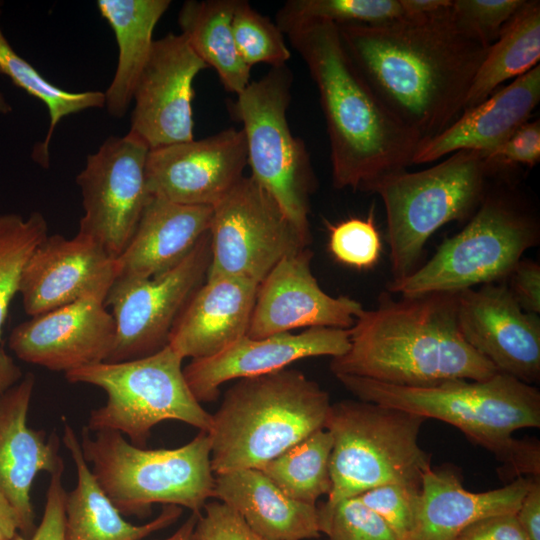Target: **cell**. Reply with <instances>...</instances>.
<instances>
[{
	"mask_svg": "<svg viewBox=\"0 0 540 540\" xmlns=\"http://www.w3.org/2000/svg\"><path fill=\"white\" fill-rule=\"evenodd\" d=\"M450 7L379 25H336L367 84L421 142L462 113L489 48L456 22Z\"/></svg>",
	"mask_w": 540,
	"mask_h": 540,
	"instance_id": "6da1fadb",
	"label": "cell"
},
{
	"mask_svg": "<svg viewBox=\"0 0 540 540\" xmlns=\"http://www.w3.org/2000/svg\"><path fill=\"white\" fill-rule=\"evenodd\" d=\"M305 62L320 98L332 183L369 192L412 165L420 138L381 102L349 57L333 23L275 22Z\"/></svg>",
	"mask_w": 540,
	"mask_h": 540,
	"instance_id": "7a4b0ae2",
	"label": "cell"
},
{
	"mask_svg": "<svg viewBox=\"0 0 540 540\" xmlns=\"http://www.w3.org/2000/svg\"><path fill=\"white\" fill-rule=\"evenodd\" d=\"M349 332L348 350L330 362L335 376L426 387L453 379L485 380L498 373L464 339L457 292L396 298L386 291L375 308L362 310Z\"/></svg>",
	"mask_w": 540,
	"mask_h": 540,
	"instance_id": "3957f363",
	"label": "cell"
},
{
	"mask_svg": "<svg viewBox=\"0 0 540 540\" xmlns=\"http://www.w3.org/2000/svg\"><path fill=\"white\" fill-rule=\"evenodd\" d=\"M358 400L446 422L491 452L515 476L540 475V448L513 433L540 427V392L498 372L485 380L453 379L426 387L387 384L339 375Z\"/></svg>",
	"mask_w": 540,
	"mask_h": 540,
	"instance_id": "277c9868",
	"label": "cell"
},
{
	"mask_svg": "<svg viewBox=\"0 0 540 540\" xmlns=\"http://www.w3.org/2000/svg\"><path fill=\"white\" fill-rule=\"evenodd\" d=\"M330 408L329 393L298 370L239 379L211 414L213 473L261 468L325 429Z\"/></svg>",
	"mask_w": 540,
	"mask_h": 540,
	"instance_id": "5b68a950",
	"label": "cell"
},
{
	"mask_svg": "<svg viewBox=\"0 0 540 540\" xmlns=\"http://www.w3.org/2000/svg\"><path fill=\"white\" fill-rule=\"evenodd\" d=\"M80 445L96 481L122 515L144 517L153 504L200 514L213 497L211 441L200 431L177 448L146 449L117 431L82 428Z\"/></svg>",
	"mask_w": 540,
	"mask_h": 540,
	"instance_id": "8992f818",
	"label": "cell"
},
{
	"mask_svg": "<svg viewBox=\"0 0 540 540\" xmlns=\"http://www.w3.org/2000/svg\"><path fill=\"white\" fill-rule=\"evenodd\" d=\"M498 175L503 176L484 152L461 150L421 171L404 170L376 183L369 192L379 195L386 212L391 281L418 268L438 229L471 217Z\"/></svg>",
	"mask_w": 540,
	"mask_h": 540,
	"instance_id": "52a82bcc",
	"label": "cell"
},
{
	"mask_svg": "<svg viewBox=\"0 0 540 540\" xmlns=\"http://www.w3.org/2000/svg\"><path fill=\"white\" fill-rule=\"evenodd\" d=\"M425 418L362 400L331 404L325 429L333 439L332 487L326 512L338 502L384 484L421 489L431 456L419 444Z\"/></svg>",
	"mask_w": 540,
	"mask_h": 540,
	"instance_id": "ba28073f",
	"label": "cell"
},
{
	"mask_svg": "<svg viewBox=\"0 0 540 540\" xmlns=\"http://www.w3.org/2000/svg\"><path fill=\"white\" fill-rule=\"evenodd\" d=\"M538 240V219L520 195L504 184L490 188L465 227L409 276L390 281L388 291L415 296L498 283Z\"/></svg>",
	"mask_w": 540,
	"mask_h": 540,
	"instance_id": "9c48e42d",
	"label": "cell"
},
{
	"mask_svg": "<svg viewBox=\"0 0 540 540\" xmlns=\"http://www.w3.org/2000/svg\"><path fill=\"white\" fill-rule=\"evenodd\" d=\"M183 358L168 344L134 360L100 362L65 373L70 383L101 388L105 404L91 410L86 428L112 430L145 447L154 426L177 420L208 432L211 414L197 401L183 374Z\"/></svg>",
	"mask_w": 540,
	"mask_h": 540,
	"instance_id": "30bf717a",
	"label": "cell"
},
{
	"mask_svg": "<svg viewBox=\"0 0 540 540\" xmlns=\"http://www.w3.org/2000/svg\"><path fill=\"white\" fill-rule=\"evenodd\" d=\"M292 83L287 65L272 67L236 95L229 110L242 124L250 176L310 234V196L317 180L305 143L293 135L287 120Z\"/></svg>",
	"mask_w": 540,
	"mask_h": 540,
	"instance_id": "8fae6325",
	"label": "cell"
},
{
	"mask_svg": "<svg viewBox=\"0 0 540 540\" xmlns=\"http://www.w3.org/2000/svg\"><path fill=\"white\" fill-rule=\"evenodd\" d=\"M209 236L205 280L239 278L258 285L284 256L311 240L250 175L213 206Z\"/></svg>",
	"mask_w": 540,
	"mask_h": 540,
	"instance_id": "7c38bea8",
	"label": "cell"
},
{
	"mask_svg": "<svg viewBox=\"0 0 540 540\" xmlns=\"http://www.w3.org/2000/svg\"><path fill=\"white\" fill-rule=\"evenodd\" d=\"M210 260L208 232L179 264L159 275L117 277L104 301L116 325L105 362L134 360L164 348L178 316L205 281Z\"/></svg>",
	"mask_w": 540,
	"mask_h": 540,
	"instance_id": "4fadbf2b",
	"label": "cell"
},
{
	"mask_svg": "<svg viewBox=\"0 0 540 540\" xmlns=\"http://www.w3.org/2000/svg\"><path fill=\"white\" fill-rule=\"evenodd\" d=\"M149 150L130 132L109 137L87 157L76 177L84 210L78 232L99 242L115 259L128 245L153 197L146 180Z\"/></svg>",
	"mask_w": 540,
	"mask_h": 540,
	"instance_id": "5bb4252c",
	"label": "cell"
},
{
	"mask_svg": "<svg viewBox=\"0 0 540 540\" xmlns=\"http://www.w3.org/2000/svg\"><path fill=\"white\" fill-rule=\"evenodd\" d=\"M205 68L181 34L154 40L134 89L129 132L150 150L193 140V82Z\"/></svg>",
	"mask_w": 540,
	"mask_h": 540,
	"instance_id": "9a60e30c",
	"label": "cell"
},
{
	"mask_svg": "<svg viewBox=\"0 0 540 540\" xmlns=\"http://www.w3.org/2000/svg\"><path fill=\"white\" fill-rule=\"evenodd\" d=\"M247 149L242 129L149 150L150 194L185 205L213 207L244 177Z\"/></svg>",
	"mask_w": 540,
	"mask_h": 540,
	"instance_id": "2e32d148",
	"label": "cell"
},
{
	"mask_svg": "<svg viewBox=\"0 0 540 540\" xmlns=\"http://www.w3.org/2000/svg\"><path fill=\"white\" fill-rule=\"evenodd\" d=\"M459 328L498 372L532 385L540 378V319L525 312L505 284L457 292Z\"/></svg>",
	"mask_w": 540,
	"mask_h": 540,
	"instance_id": "e0dca14e",
	"label": "cell"
},
{
	"mask_svg": "<svg viewBox=\"0 0 540 540\" xmlns=\"http://www.w3.org/2000/svg\"><path fill=\"white\" fill-rule=\"evenodd\" d=\"M313 252L305 247L284 256L258 285L247 331L253 339L298 328L350 329L364 309L348 296L334 297L319 285Z\"/></svg>",
	"mask_w": 540,
	"mask_h": 540,
	"instance_id": "ac0fdd59",
	"label": "cell"
},
{
	"mask_svg": "<svg viewBox=\"0 0 540 540\" xmlns=\"http://www.w3.org/2000/svg\"><path fill=\"white\" fill-rule=\"evenodd\" d=\"M117 275L116 259L93 238L48 235L27 262L18 293L33 317L84 298L105 301Z\"/></svg>",
	"mask_w": 540,
	"mask_h": 540,
	"instance_id": "d6986e66",
	"label": "cell"
},
{
	"mask_svg": "<svg viewBox=\"0 0 540 540\" xmlns=\"http://www.w3.org/2000/svg\"><path fill=\"white\" fill-rule=\"evenodd\" d=\"M98 298H84L31 317L15 326L10 350L22 361L64 373L105 362L116 325Z\"/></svg>",
	"mask_w": 540,
	"mask_h": 540,
	"instance_id": "ffe728a7",
	"label": "cell"
},
{
	"mask_svg": "<svg viewBox=\"0 0 540 540\" xmlns=\"http://www.w3.org/2000/svg\"><path fill=\"white\" fill-rule=\"evenodd\" d=\"M349 334V329L315 327L259 339L245 335L214 356L192 359L183 374L197 401L211 402L227 381L286 369L309 357L340 356L349 348Z\"/></svg>",
	"mask_w": 540,
	"mask_h": 540,
	"instance_id": "44dd1931",
	"label": "cell"
},
{
	"mask_svg": "<svg viewBox=\"0 0 540 540\" xmlns=\"http://www.w3.org/2000/svg\"><path fill=\"white\" fill-rule=\"evenodd\" d=\"M34 386L35 377L28 373L0 396V493L16 511L25 537L36 529L31 502L34 480L40 472L52 474L64 465L56 432L47 437L45 431L28 425Z\"/></svg>",
	"mask_w": 540,
	"mask_h": 540,
	"instance_id": "7402d4cb",
	"label": "cell"
},
{
	"mask_svg": "<svg viewBox=\"0 0 540 540\" xmlns=\"http://www.w3.org/2000/svg\"><path fill=\"white\" fill-rule=\"evenodd\" d=\"M540 101V65L463 111L439 134L418 145L413 164L435 162L461 150L489 152L526 123Z\"/></svg>",
	"mask_w": 540,
	"mask_h": 540,
	"instance_id": "603a6c76",
	"label": "cell"
},
{
	"mask_svg": "<svg viewBox=\"0 0 540 540\" xmlns=\"http://www.w3.org/2000/svg\"><path fill=\"white\" fill-rule=\"evenodd\" d=\"M257 290L239 278L205 280L175 321L168 345L183 359L218 354L247 334Z\"/></svg>",
	"mask_w": 540,
	"mask_h": 540,
	"instance_id": "cb8c5ba5",
	"label": "cell"
},
{
	"mask_svg": "<svg viewBox=\"0 0 540 540\" xmlns=\"http://www.w3.org/2000/svg\"><path fill=\"white\" fill-rule=\"evenodd\" d=\"M529 477L518 476L501 488L471 492L454 469L431 467L422 478L415 524L408 540H456L482 518L516 513Z\"/></svg>",
	"mask_w": 540,
	"mask_h": 540,
	"instance_id": "d4e9b609",
	"label": "cell"
},
{
	"mask_svg": "<svg viewBox=\"0 0 540 540\" xmlns=\"http://www.w3.org/2000/svg\"><path fill=\"white\" fill-rule=\"evenodd\" d=\"M213 207L152 197L116 258L117 277L150 278L179 264L209 232Z\"/></svg>",
	"mask_w": 540,
	"mask_h": 540,
	"instance_id": "484cf974",
	"label": "cell"
},
{
	"mask_svg": "<svg viewBox=\"0 0 540 540\" xmlns=\"http://www.w3.org/2000/svg\"><path fill=\"white\" fill-rule=\"evenodd\" d=\"M213 497L237 512L262 540H305L321 535L317 506L290 498L258 469L217 474Z\"/></svg>",
	"mask_w": 540,
	"mask_h": 540,
	"instance_id": "4316f807",
	"label": "cell"
},
{
	"mask_svg": "<svg viewBox=\"0 0 540 540\" xmlns=\"http://www.w3.org/2000/svg\"><path fill=\"white\" fill-rule=\"evenodd\" d=\"M63 423L62 442L77 473L75 487L66 492L65 540H144L179 519L181 507L164 505L161 513L145 524L126 521L96 481L74 429L66 419Z\"/></svg>",
	"mask_w": 540,
	"mask_h": 540,
	"instance_id": "83f0119b",
	"label": "cell"
},
{
	"mask_svg": "<svg viewBox=\"0 0 540 540\" xmlns=\"http://www.w3.org/2000/svg\"><path fill=\"white\" fill-rule=\"evenodd\" d=\"M169 0H98L97 7L117 40L119 55L113 80L104 93L108 113L121 118L127 111L138 78L148 60L156 24Z\"/></svg>",
	"mask_w": 540,
	"mask_h": 540,
	"instance_id": "f1b7e54d",
	"label": "cell"
},
{
	"mask_svg": "<svg viewBox=\"0 0 540 540\" xmlns=\"http://www.w3.org/2000/svg\"><path fill=\"white\" fill-rule=\"evenodd\" d=\"M238 0H188L178 13L181 35L194 53L212 67L224 89L240 94L250 83L251 68L242 60L233 36Z\"/></svg>",
	"mask_w": 540,
	"mask_h": 540,
	"instance_id": "f546056e",
	"label": "cell"
},
{
	"mask_svg": "<svg viewBox=\"0 0 540 540\" xmlns=\"http://www.w3.org/2000/svg\"><path fill=\"white\" fill-rule=\"evenodd\" d=\"M539 60L540 1L525 0L489 46L472 81L463 111L487 99L502 83L539 65Z\"/></svg>",
	"mask_w": 540,
	"mask_h": 540,
	"instance_id": "4dcf8cb0",
	"label": "cell"
},
{
	"mask_svg": "<svg viewBox=\"0 0 540 540\" xmlns=\"http://www.w3.org/2000/svg\"><path fill=\"white\" fill-rule=\"evenodd\" d=\"M333 439L327 429L318 430L296 443L258 470L284 494L306 504L316 505L332 487L329 462Z\"/></svg>",
	"mask_w": 540,
	"mask_h": 540,
	"instance_id": "1f68e13d",
	"label": "cell"
},
{
	"mask_svg": "<svg viewBox=\"0 0 540 540\" xmlns=\"http://www.w3.org/2000/svg\"><path fill=\"white\" fill-rule=\"evenodd\" d=\"M1 15V2H0ZM0 73L31 96L43 102L49 112V128L43 142L38 143L32 158L43 167L49 166V144L57 124L66 116L90 108H103L105 95L100 91L70 92L47 81L11 46L0 27Z\"/></svg>",
	"mask_w": 540,
	"mask_h": 540,
	"instance_id": "d6a6232c",
	"label": "cell"
},
{
	"mask_svg": "<svg viewBox=\"0 0 540 540\" xmlns=\"http://www.w3.org/2000/svg\"><path fill=\"white\" fill-rule=\"evenodd\" d=\"M47 236V222L40 212L27 218L14 213L0 215V345L2 327L9 305L19 291L23 270Z\"/></svg>",
	"mask_w": 540,
	"mask_h": 540,
	"instance_id": "836d02e7",
	"label": "cell"
},
{
	"mask_svg": "<svg viewBox=\"0 0 540 540\" xmlns=\"http://www.w3.org/2000/svg\"><path fill=\"white\" fill-rule=\"evenodd\" d=\"M404 17L400 0H288L275 22L318 20L335 25H379Z\"/></svg>",
	"mask_w": 540,
	"mask_h": 540,
	"instance_id": "e575fe53",
	"label": "cell"
},
{
	"mask_svg": "<svg viewBox=\"0 0 540 540\" xmlns=\"http://www.w3.org/2000/svg\"><path fill=\"white\" fill-rule=\"evenodd\" d=\"M232 31L237 50L250 68L260 63L270 65L271 68L285 66L291 58V51L281 29L248 1H237Z\"/></svg>",
	"mask_w": 540,
	"mask_h": 540,
	"instance_id": "d590c367",
	"label": "cell"
},
{
	"mask_svg": "<svg viewBox=\"0 0 540 540\" xmlns=\"http://www.w3.org/2000/svg\"><path fill=\"white\" fill-rule=\"evenodd\" d=\"M318 517L320 532L329 540H399L358 497L344 499L326 512L318 510Z\"/></svg>",
	"mask_w": 540,
	"mask_h": 540,
	"instance_id": "8d00e7d4",
	"label": "cell"
},
{
	"mask_svg": "<svg viewBox=\"0 0 540 540\" xmlns=\"http://www.w3.org/2000/svg\"><path fill=\"white\" fill-rule=\"evenodd\" d=\"M328 249L338 262L356 269L372 268L379 260L381 239L373 212L367 218H349L327 223Z\"/></svg>",
	"mask_w": 540,
	"mask_h": 540,
	"instance_id": "74e56055",
	"label": "cell"
},
{
	"mask_svg": "<svg viewBox=\"0 0 540 540\" xmlns=\"http://www.w3.org/2000/svg\"><path fill=\"white\" fill-rule=\"evenodd\" d=\"M525 0H453L456 22L484 45H492Z\"/></svg>",
	"mask_w": 540,
	"mask_h": 540,
	"instance_id": "f35d334b",
	"label": "cell"
},
{
	"mask_svg": "<svg viewBox=\"0 0 540 540\" xmlns=\"http://www.w3.org/2000/svg\"><path fill=\"white\" fill-rule=\"evenodd\" d=\"M419 493L402 484H384L356 497L379 515L399 540H408L415 524Z\"/></svg>",
	"mask_w": 540,
	"mask_h": 540,
	"instance_id": "ab89813d",
	"label": "cell"
},
{
	"mask_svg": "<svg viewBox=\"0 0 540 540\" xmlns=\"http://www.w3.org/2000/svg\"><path fill=\"white\" fill-rule=\"evenodd\" d=\"M502 175L517 166L533 167L540 161V122L528 120L495 149L484 153Z\"/></svg>",
	"mask_w": 540,
	"mask_h": 540,
	"instance_id": "60d3db41",
	"label": "cell"
},
{
	"mask_svg": "<svg viewBox=\"0 0 540 540\" xmlns=\"http://www.w3.org/2000/svg\"><path fill=\"white\" fill-rule=\"evenodd\" d=\"M194 528L195 540H262L232 508L221 501L206 503Z\"/></svg>",
	"mask_w": 540,
	"mask_h": 540,
	"instance_id": "b9f144b4",
	"label": "cell"
},
{
	"mask_svg": "<svg viewBox=\"0 0 540 540\" xmlns=\"http://www.w3.org/2000/svg\"><path fill=\"white\" fill-rule=\"evenodd\" d=\"M64 465L50 474L42 519L34 533L25 537L17 533L12 540H65Z\"/></svg>",
	"mask_w": 540,
	"mask_h": 540,
	"instance_id": "7bdbcfd3",
	"label": "cell"
},
{
	"mask_svg": "<svg viewBox=\"0 0 540 540\" xmlns=\"http://www.w3.org/2000/svg\"><path fill=\"white\" fill-rule=\"evenodd\" d=\"M510 289L520 307L528 313H540V266L533 260H520L510 275Z\"/></svg>",
	"mask_w": 540,
	"mask_h": 540,
	"instance_id": "ee69618b",
	"label": "cell"
},
{
	"mask_svg": "<svg viewBox=\"0 0 540 540\" xmlns=\"http://www.w3.org/2000/svg\"><path fill=\"white\" fill-rule=\"evenodd\" d=\"M456 540H530L515 513L482 518L468 526Z\"/></svg>",
	"mask_w": 540,
	"mask_h": 540,
	"instance_id": "f6af8a7d",
	"label": "cell"
},
{
	"mask_svg": "<svg viewBox=\"0 0 540 540\" xmlns=\"http://www.w3.org/2000/svg\"><path fill=\"white\" fill-rule=\"evenodd\" d=\"M515 516L530 540H540V475L529 477L527 491Z\"/></svg>",
	"mask_w": 540,
	"mask_h": 540,
	"instance_id": "bcb514c9",
	"label": "cell"
},
{
	"mask_svg": "<svg viewBox=\"0 0 540 540\" xmlns=\"http://www.w3.org/2000/svg\"><path fill=\"white\" fill-rule=\"evenodd\" d=\"M453 0H400L404 17H421L448 9Z\"/></svg>",
	"mask_w": 540,
	"mask_h": 540,
	"instance_id": "7dc6e473",
	"label": "cell"
},
{
	"mask_svg": "<svg viewBox=\"0 0 540 540\" xmlns=\"http://www.w3.org/2000/svg\"><path fill=\"white\" fill-rule=\"evenodd\" d=\"M22 379V371L14 359L0 345V396Z\"/></svg>",
	"mask_w": 540,
	"mask_h": 540,
	"instance_id": "c3c4849f",
	"label": "cell"
},
{
	"mask_svg": "<svg viewBox=\"0 0 540 540\" xmlns=\"http://www.w3.org/2000/svg\"><path fill=\"white\" fill-rule=\"evenodd\" d=\"M19 531V520L16 511L0 493V540H12Z\"/></svg>",
	"mask_w": 540,
	"mask_h": 540,
	"instance_id": "681fc988",
	"label": "cell"
},
{
	"mask_svg": "<svg viewBox=\"0 0 540 540\" xmlns=\"http://www.w3.org/2000/svg\"><path fill=\"white\" fill-rule=\"evenodd\" d=\"M198 515L191 513L188 519L171 536L164 540H191Z\"/></svg>",
	"mask_w": 540,
	"mask_h": 540,
	"instance_id": "f907efd6",
	"label": "cell"
},
{
	"mask_svg": "<svg viewBox=\"0 0 540 540\" xmlns=\"http://www.w3.org/2000/svg\"><path fill=\"white\" fill-rule=\"evenodd\" d=\"M12 111L11 105L7 102L4 95L0 92V114H8Z\"/></svg>",
	"mask_w": 540,
	"mask_h": 540,
	"instance_id": "816d5d0a",
	"label": "cell"
},
{
	"mask_svg": "<svg viewBox=\"0 0 540 540\" xmlns=\"http://www.w3.org/2000/svg\"><path fill=\"white\" fill-rule=\"evenodd\" d=\"M191 540H195V539L193 538V535H192V538H191Z\"/></svg>",
	"mask_w": 540,
	"mask_h": 540,
	"instance_id": "f5cc1de1",
	"label": "cell"
}]
</instances>
